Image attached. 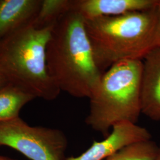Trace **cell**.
<instances>
[{
	"label": "cell",
	"instance_id": "6da1fadb",
	"mask_svg": "<svg viewBox=\"0 0 160 160\" xmlns=\"http://www.w3.org/2000/svg\"><path fill=\"white\" fill-rule=\"evenodd\" d=\"M48 72L60 91L75 98H88L103 72L96 63L85 20L73 10L55 24L47 44Z\"/></svg>",
	"mask_w": 160,
	"mask_h": 160
},
{
	"label": "cell",
	"instance_id": "7a4b0ae2",
	"mask_svg": "<svg viewBox=\"0 0 160 160\" xmlns=\"http://www.w3.org/2000/svg\"><path fill=\"white\" fill-rule=\"evenodd\" d=\"M157 6L149 10L84 20L94 58L101 71L121 61L142 60L155 48Z\"/></svg>",
	"mask_w": 160,
	"mask_h": 160
},
{
	"label": "cell",
	"instance_id": "3957f363",
	"mask_svg": "<svg viewBox=\"0 0 160 160\" xmlns=\"http://www.w3.org/2000/svg\"><path fill=\"white\" fill-rule=\"evenodd\" d=\"M53 27L39 29L30 24L0 39V74L8 83L47 101L56 99L61 92L46 63Z\"/></svg>",
	"mask_w": 160,
	"mask_h": 160
},
{
	"label": "cell",
	"instance_id": "277c9868",
	"mask_svg": "<svg viewBox=\"0 0 160 160\" xmlns=\"http://www.w3.org/2000/svg\"><path fill=\"white\" fill-rule=\"evenodd\" d=\"M142 60H127L103 72L89 97L88 126L106 137L116 123H137L142 113Z\"/></svg>",
	"mask_w": 160,
	"mask_h": 160
},
{
	"label": "cell",
	"instance_id": "5b68a950",
	"mask_svg": "<svg viewBox=\"0 0 160 160\" xmlns=\"http://www.w3.org/2000/svg\"><path fill=\"white\" fill-rule=\"evenodd\" d=\"M16 149L31 160H65L68 141L62 131L29 125L19 117L0 122V147Z\"/></svg>",
	"mask_w": 160,
	"mask_h": 160
},
{
	"label": "cell",
	"instance_id": "8992f818",
	"mask_svg": "<svg viewBox=\"0 0 160 160\" xmlns=\"http://www.w3.org/2000/svg\"><path fill=\"white\" fill-rule=\"evenodd\" d=\"M152 136L145 128L131 122H120L112 127L109 135L92 145L77 157L65 160H105L121 149L132 143L151 139Z\"/></svg>",
	"mask_w": 160,
	"mask_h": 160
},
{
	"label": "cell",
	"instance_id": "52a82bcc",
	"mask_svg": "<svg viewBox=\"0 0 160 160\" xmlns=\"http://www.w3.org/2000/svg\"><path fill=\"white\" fill-rule=\"evenodd\" d=\"M141 113L151 120H160V47L142 59Z\"/></svg>",
	"mask_w": 160,
	"mask_h": 160
},
{
	"label": "cell",
	"instance_id": "ba28073f",
	"mask_svg": "<svg viewBox=\"0 0 160 160\" xmlns=\"http://www.w3.org/2000/svg\"><path fill=\"white\" fill-rule=\"evenodd\" d=\"M158 2L157 0H72V10L86 20L149 10L157 6Z\"/></svg>",
	"mask_w": 160,
	"mask_h": 160
},
{
	"label": "cell",
	"instance_id": "9c48e42d",
	"mask_svg": "<svg viewBox=\"0 0 160 160\" xmlns=\"http://www.w3.org/2000/svg\"><path fill=\"white\" fill-rule=\"evenodd\" d=\"M41 0H0V39L32 24Z\"/></svg>",
	"mask_w": 160,
	"mask_h": 160
},
{
	"label": "cell",
	"instance_id": "30bf717a",
	"mask_svg": "<svg viewBox=\"0 0 160 160\" xmlns=\"http://www.w3.org/2000/svg\"><path fill=\"white\" fill-rule=\"evenodd\" d=\"M34 98L32 95L9 83L0 88V122L19 117L21 109Z\"/></svg>",
	"mask_w": 160,
	"mask_h": 160
},
{
	"label": "cell",
	"instance_id": "8fae6325",
	"mask_svg": "<svg viewBox=\"0 0 160 160\" xmlns=\"http://www.w3.org/2000/svg\"><path fill=\"white\" fill-rule=\"evenodd\" d=\"M72 0H41L40 8L32 24L39 29L52 27L72 10Z\"/></svg>",
	"mask_w": 160,
	"mask_h": 160
},
{
	"label": "cell",
	"instance_id": "7c38bea8",
	"mask_svg": "<svg viewBox=\"0 0 160 160\" xmlns=\"http://www.w3.org/2000/svg\"><path fill=\"white\" fill-rule=\"evenodd\" d=\"M159 146L152 139L132 143L105 160H154Z\"/></svg>",
	"mask_w": 160,
	"mask_h": 160
},
{
	"label": "cell",
	"instance_id": "4fadbf2b",
	"mask_svg": "<svg viewBox=\"0 0 160 160\" xmlns=\"http://www.w3.org/2000/svg\"><path fill=\"white\" fill-rule=\"evenodd\" d=\"M157 20L155 30V48L160 47V1H158L157 6Z\"/></svg>",
	"mask_w": 160,
	"mask_h": 160
},
{
	"label": "cell",
	"instance_id": "5bb4252c",
	"mask_svg": "<svg viewBox=\"0 0 160 160\" xmlns=\"http://www.w3.org/2000/svg\"><path fill=\"white\" fill-rule=\"evenodd\" d=\"M7 81L5 80V78L0 74V88H1L2 87L5 86L7 84Z\"/></svg>",
	"mask_w": 160,
	"mask_h": 160
},
{
	"label": "cell",
	"instance_id": "9a60e30c",
	"mask_svg": "<svg viewBox=\"0 0 160 160\" xmlns=\"http://www.w3.org/2000/svg\"><path fill=\"white\" fill-rule=\"evenodd\" d=\"M0 160H16L15 159H12L11 158H8L7 157L5 156H2V155H0Z\"/></svg>",
	"mask_w": 160,
	"mask_h": 160
},
{
	"label": "cell",
	"instance_id": "2e32d148",
	"mask_svg": "<svg viewBox=\"0 0 160 160\" xmlns=\"http://www.w3.org/2000/svg\"><path fill=\"white\" fill-rule=\"evenodd\" d=\"M154 160H160V146H159L158 151L157 154L156 155V157Z\"/></svg>",
	"mask_w": 160,
	"mask_h": 160
}]
</instances>
